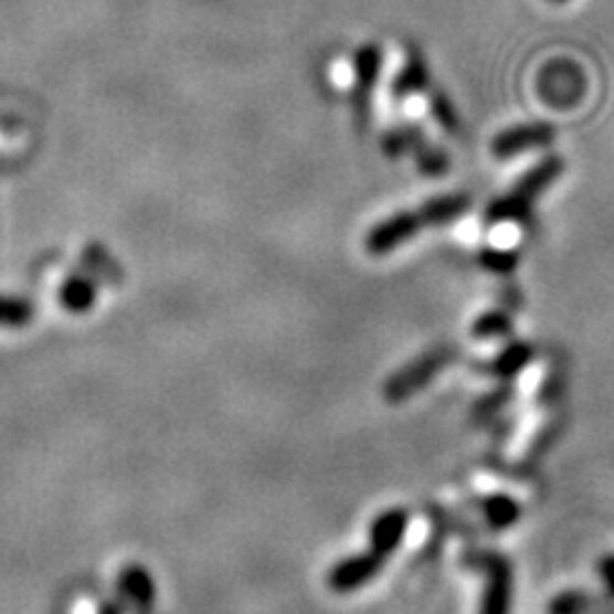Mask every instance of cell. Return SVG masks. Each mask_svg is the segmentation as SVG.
<instances>
[{"label": "cell", "instance_id": "obj_8", "mask_svg": "<svg viewBox=\"0 0 614 614\" xmlns=\"http://www.w3.org/2000/svg\"><path fill=\"white\" fill-rule=\"evenodd\" d=\"M487 586H484L479 614H510L512 602V569L502 555H484Z\"/></svg>", "mask_w": 614, "mask_h": 614}, {"label": "cell", "instance_id": "obj_13", "mask_svg": "<svg viewBox=\"0 0 614 614\" xmlns=\"http://www.w3.org/2000/svg\"><path fill=\"white\" fill-rule=\"evenodd\" d=\"M60 303L67 307L70 313H87L95 303V287L91 279L85 277H72L64 282L60 289Z\"/></svg>", "mask_w": 614, "mask_h": 614}, {"label": "cell", "instance_id": "obj_10", "mask_svg": "<svg viewBox=\"0 0 614 614\" xmlns=\"http://www.w3.org/2000/svg\"><path fill=\"white\" fill-rule=\"evenodd\" d=\"M407 512L405 510H387L371 522V551L377 555H382L387 561L390 555L398 551V546L402 543L407 530Z\"/></svg>", "mask_w": 614, "mask_h": 614}, {"label": "cell", "instance_id": "obj_9", "mask_svg": "<svg viewBox=\"0 0 614 614\" xmlns=\"http://www.w3.org/2000/svg\"><path fill=\"white\" fill-rule=\"evenodd\" d=\"M382 565H384V559L382 555H377L374 551H363L359 555H351V559H346L336 565L334 571H330V576H328V584L334 592H353V589H359L367 584V581H371L377 576L379 571H382Z\"/></svg>", "mask_w": 614, "mask_h": 614}, {"label": "cell", "instance_id": "obj_7", "mask_svg": "<svg viewBox=\"0 0 614 614\" xmlns=\"http://www.w3.org/2000/svg\"><path fill=\"white\" fill-rule=\"evenodd\" d=\"M555 139V128L538 120V124H525V126H512L507 131L497 134L491 141V154L497 159H512L520 157L525 151L543 149Z\"/></svg>", "mask_w": 614, "mask_h": 614}, {"label": "cell", "instance_id": "obj_5", "mask_svg": "<svg viewBox=\"0 0 614 614\" xmlns=\"http://www.w3.org/2000/svg\"><path fill=\"white\" fill-rule=\"evenodd\" d=\"M586 91V80L571 62H553L540 72L538 93L551 108H571Z\"/></svg>", "mask_w": 614, "mask_h": 614}, {"label": "cell", "instance_id": "obj_19", "mask_svg": "<svg viewBox=\"0 0 614 614\" xmlns=\"http://www.w3.org/2000/svg\"><path fill=\"white\" fill-rule=\"evenodd\" d=\"M507 330H510V318L502 313H487L484 318L476 320L474 326V336L479 338H497V336H505Z\"/></svg>", "mask_w": 614, "mask_h": 614}, {"label": "cell", "instance_id": "obj_17", "mask_svg": "<svg viewBox=\"0 0 614 614\" xmlns=\"http://www.w3.org/2000/svg\"><path fill=\"white\" fill-rule=\"evenodd\" d=\"M431 110H433V116L438 124L446 128L448 134H458V128H460V120L456 116V110H454V105H451V100L446 98L443 93H433L431 95Z\"/></svg>", "mask_w": 614, "mask_h": 614}, {"label": "cell", "instance_id": "obj_4", "mask_svg": "<svg viewBox=\"0 0 614 614\" xmlns=\"http://www.w3.org/2000/svg\"><path fill=\"white\" fill-rule=\"evenodd\" d=\"M382 149L390 154V157H402V154H415V161L420 167V172L427 177H441L448 172V157L438 147L427 144L425 134L420 131L417 126H400L394 131L384 134Z\"/></svg>", "mask_w": 614, "mask_h": 614}, {"label": "cell", "instance_id": "obj_18", "mask_svg": "<svg viewBox=\"0 0 614 614\" xmlns=\"http://www.w3.org/2000/svg\"><path fill=\"white\" fill-rule=\"evenodd\" d=\"M589 600L584 592H563L548 604V614H586Z\"/></svg>", "mask_w": 614, "mask_h": 614}, {"label": "cell", "instance_id": "obj_16", "mask_svg": "<svg viewBox=\"0 0 614 614\" xmlns=\"http://www.w3.org/2000/svg\"><path fill=\"white\" fill-rule=\"evenodd\" d=\"M530 359H532V349H530V346L515 343V346H510V349H507V351L499 353L497 361H495V371H497L499 377H512V374H517V371H520Z\"/></svg>", "mask_w": 614, "mask_h": 614}, {"label": "cell", "instance_id": "obj_11", "mask_svg": "<svg viewBox=\"0 0 614 614\" xmlns=\"http://www.w3.org/2000/svg\"><path fill=\"white\" fill-rule=\"evenodd\" d=\"M427 91H431V72H427L425 60L420 56V52L410 46L405 64H402V70L398 72V77H394L392 83V98L402 103L412 98V95L427 93Z\"/></svg>", "mask_w": 614, "mask_h": 614}, {"label": "cell", "instance_id": "obj_12", "mask_svg": "<svg viewBox=\"0 0 614 614\" xmlns=\"http://www.w3.org/2000/svg\"><path fill=\"white\" fill-rule=\"evenodd\" d=\"M118 586L120 594H124L128 602L139 604V607H149L154 602V581L149 571L141 569V565H128V569L120 571Z\"/></svg>", "mask_w": 614, "mask_h": 614}, {"label": "cell", "instance_id": "obj_1", "mask_svg": "<svg viewBox=\"0 0 614 614\" xmlns=\"http://www.w3.org/2000/svg\"><path fill=\"white\" fill-rule=\"evenodd\" d=\"M472 205V198L464 192H454V195H441L423 203L417 210H402V213L384 218L382 223H377L367 236V252L374 256H384L394 252V248L405 244L407 239H415L420 231L435 229V225H446L456 221Z\"/></svg>", "mask_w": 614, "mask_h": 614}, {"label": "cell", "instance_id": "obj_20", "mask_svg": "<svg viewBox=\"0 0 614 614\" xmlns=\"http://www.w3.org/2000/svg\"><path fill=\"white\" fill-rule=\"evenodd\" d=\"M602 579H604V584H607L610 592L614 594V555H607V559L602 561Z\"/></svg>", "mask_w": 614, "mask_h": 614}, {"label": "cell", "instance_id": "obj_6", "mask_svg": "<svg viewBox=\"0 0 614 614\" xmlns=\"http://www.w3.org/2000/svg\"><path fill=\"white\" fill-rule=\"evenodd\" d=\"M379 72H382V50L377 44L361 46L357 54V67H353L357 83L351 87V105L359 128H367L371 118V95H374Z\"/></svg>", "mask_w": 614, "mask_h": 614}, {"label": "cell", "instance_id": "obj_21", "mask_svg": "<svg viewBox=\"0 0 614 614\" xmlns=\"http://www.w3.org/2000/svg\"><path fill=\"white\" fill-rule=\"evenodd\" d=\"M553 3H565V0H553Z\"/></svg>", "mask_w": 614, "mask_h": 614}, {"label": "cell", "instance_id": "obj_3", "mask_svg": "<svg viewBox=\"0 0 614 614\" xmlns=\"http://www.w3.org/2000/svg\"><path fill=\"white\" fill-rule=\"evenodd\" d=\"M456 359L454 346H441V349L425 351L423 357L410 361L405 369H400L392 379H387L384 398L390 402H402L417 394L427 382H433L451 361Z\"/></svg>", "mask_w": 614, "mask_h": 614}, {"label": "cell", "instance_id": "obj_15", "mask_svg": "<svg viewBox=\"0 0 614 614\" xmlns=\"http://www.w3.org/2000/svg\"><path fill=\"white\" fill-rule=\"evenodd\" d=\"M34 318V307L29 300L19 297H0V326L6 328H23Z\"/></svg>", "mask_w": 614, "mask_h": 614}, {"label": "cell", "instance_id": "obj_14", "mask_svg": "<svg viewBox=\"0 0 614 614\" xmlns=\"http://www.w3.org/2000/svg\"><path fill=\"white\" fill-rule=\"evenodd\" d=\"M484 515H487L491 528L502 530L517 522V517H520V507H517L515 499L499 495V497H491L489 502L484 505Z\"/></svg>", "mask_w": 614, "mask_h": 614}, {"label": "cell", "instance_id": "obj_2", "mask_svg": "<svg viewBox=\"0 0 614 614\" xmlns=\"http://www.w3.org/2000/svg\"><path fill=\"white\" fill-rule=\"evenodd\" d=\"M563 174V159L561 157H546L540 165L528 169L515 188L502 195L487 210L489 223H507V221H525L530 215V208L551 184Z\"/></svg>", "mask_w": 614, "mask_h": 614}]
</instances>
